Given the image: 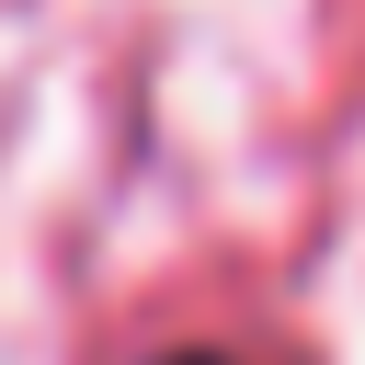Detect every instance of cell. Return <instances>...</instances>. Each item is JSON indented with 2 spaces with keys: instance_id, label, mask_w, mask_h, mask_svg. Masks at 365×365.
Segmentation results:
<instances>
[{
  "instance_id": "1",
  "label": "cell",
  "mask_w": 365,
  "mask_h": 365,
  "mask_svg": "<svg viewBox=\"0 0 365 365\" xmlns=\"http://www.w3.org/2000/svg\"><path fill=\"white\" fill-rule=\"evenodd\" d=\"M160 365H217V354H160Z\"/></svg>"
}]
</instances>
